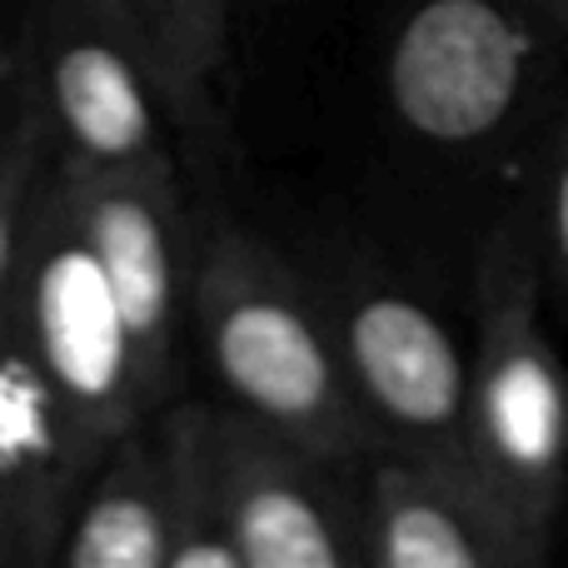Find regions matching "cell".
I'll list each match as a JSON object with an SVG mask.
<instances>
[{"label": "cell", "mask_w": 568, "mask_h": 568, "mask_svg": "<svg viewBox=\"0 0 568 568\" xmlns=\"http://www.w3.org/2000/svg\"><path fill=\"white\" fill-rule=\"evenodd\" d=\"M190 320L225 404L349 469L374 454L329 310L275 245L240 225L205 235L190 280Z\"/></svg>", "instance_id": "obj_1"}, {"label": "cell", "mask_w": 568, "mask_h": 568, "mask_svg": "<svg viewBox=\"0 0 568 568\" xmlns=\"http://www.w3.org/2000/svg\"><path fill=\"white\" fill-rule=\"evenodd\" d=\"M474 290L469 474L554 549L568 504V374L544 324V255L519 225L489 240Z\"/></svg>", "instance_id": "obj_2"}, {"label": "cell", "mask_w": 568, "mask_h": 568, "mask_svg": "<svg viewBox=\"0 0 568 568\" xmlns=\"http://www.w3.org/2000/svg\"><path fill=\"white\" fill-rule=\"evenodd\" d=\"M6 320L16 324L20 344L40 364L60 404L100 449H110L120 434L160 409L145 389L115 290L55 175V160L20 245Z\"/></svg>", "instance_id": "obj_3"}, {"label": "cell", "mask_w": 568, "mask_h": 568, "mask_svg": "<svg viewBox=\"0 0 568 568\" xmlns=\"http://www.w3.org/2000/svg\"><path fill=\"white\" fill-rule=\"evenodd\" d=\"M554 36L524 0H414L384 50V100L419 145H484L539 85Z\"/></svg>", "instance_id": "obj_4"}, {"label": "cell", "mask_w": 568, "mask_h": 568, "mask_svg": "<svg viewBox=\"0 0 568 568\" xmlns=\"http://www.w3.org/2000/svg\"><path fill=\"white\" fill-rule=\"evenodd\" d=\"M374 454L469 469V344L409 284L344 275L320 290Z\"/></svg>", "instance_id": "obj_5"}, {"label": "cell", "mask_w": 568, "mask_h": 568, "mask_svg": "<svg viewBox=\"0 0 568 568\" xmlns=\"http://www.w3.org/2000/svg\"><path fill=\"white\" fill-rule=\"evenodd\" d=\"M40 115L65 170H175L155 70L90 0H50L30 55Z\"/></svg>", "instance_id": "obj_6"}, {"label": "cell", "mask_w": 568, "mask_h": 568, "mask_svg": "<svg viewBox=\"0 0 568 568\" xmlns=\"http://www.w3.org/2000/svg\"><path fill=\"white\" fill-rule=\"evenodd\" d=\"M215 469L240 568H364V514L349 464L220 404Z\"/></svg>", "instance_id": "obj_7"}, {"label": "cell", "mask_w": 568, "mask_h": 568, "mask_svg": "<svg viewBox=\"0 0 568 568\" xmlns=\"http://www.w3.org/2000/svg\"><path fill=\"white\" fill-rule=\"evenodd\" d=\"M80 230L125 314L140 374L155 404L180 379V334L190 314L195 250L185 235L175 170H65L55 165Z\"/></svg>", "instance_id": "obj_8"}, {"label": "cell", "mask_w": 568, "mask_h": 568, "mask_svg": "<svg viewBox=\"0 0 568 568\" xmlns=\"http://www.w3.org/2000/svg\"><path fill=\"white\" fill-rule=\"evenodd\" d=\"M359 484L364 568H539V544L469 469L369 454Z\"/></svg>", "instance_id": "obj_9"}, {"label": "cell", "mask_w": 568, "mask_h": 568, "mask_svg": "<svg viewBox=\"0 0 568 568\" xmlns=\"http://www.w3.org/2000/svg\"><path fill=\"white\" fill-rule=\"evenodd\" d=\"M100 454L0 310V568L55 564Z\"/></svg>", "instance_id": "obj_10"}, {"label": "cell", "mask_w": 568, "mask_h": 568, "mask_svg": "<svg viewBox=\"0 0 568 568\" xmlns=\"http://www.w3.org/2000/svg\"><path fill=\"white\" fill-rule=\"evenodd\" d=\"M60 568H170V474L155 414L85 474L55 549Z\"/></svg>", "instance_id": "obj_11"}, {"label": "cell", "mask_w": 568, "mask_h": 568, "mask_svg": "<svg viewBox=\"0 0 568 568\" xmlns=\"http://www.w3.org/2000/svg\"><path fill=\"white\" fill-rule=\"evenodd\" d=\"M145 55L175 120H195L230 55V0H90Z\"/></svg>", "instance_id": "obj_12"}, {"label": "cell", "mask_w": 568, "mask_h": 568, "mask_svg": "<svg viewBox=\"0 0 568 568\" xmlns=\"http://www.w3.org/2000/svg\"><path fill=\"white\" fill-rule=\"evenodd\" d=\"M215 419L220 404L175 399L155 409L170 474V568H240L220 509L215 469Z\"/></svg>", "instance_id": "obj_13"}, {"label": "cell", "mask_w": 568, "mask_h": 568, "mask_svg": "<svg viewBox=\"0 0 568 568\" xmlns=\"http://www.w3.org/2000/svg\"><path fill=\"white\" fill-rule=\"evenodd\" d=\"M50 130L40 115L36 80L30 65L0 70V310H6L10 280H16V260L26 245L30 215H36L40 185L50 175Z\"/></svg>", "instance_id": "obj_14"}, {"label": "cell", "mask_w": 568, "mask_h": 568, "mask_svg": "<svg viewBox=\"0 0 568 568\" xmlns=\"http://www.w3.org/2000/svg\"><path fill=\"white\" fill-rule=\"evenodd\" d=\"M544 265L568 294V115L554 130L549 145V175H544Z\"/></svg>", "instance_id": "obj_15"}, {"label": "cell", "mask_w": 568, "mask_h": 568, "mask_svg": "<svg viewBox=\"0 0 568 568\" xmlns=\"http://www.w3.org/2000/svg\"><path fill=\"white\" fill-rule=\"evenodd\" d=\"M524 6H534L559 36H568V0H524Z\"/></svg>", "instance_id": "obj_16"}]
</instances>
